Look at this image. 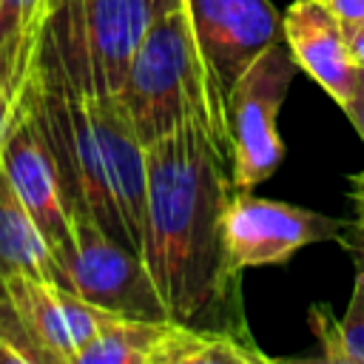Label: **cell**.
<instances>
[{
	"instance_id": "2e32d148",
	"label": "cell",
	"mask_w": 364,
	"mask_h": 364,
	"mask_svg": "<svg viewBox=\"0 0 364 364\" xmlns=\"http://www.w3.org/2000/svg\"><path fill=\"white\" fill-rule=\"evenodd\" d=\"M347 37H350V48H353V57H355V63L364 68V26L347 28Z\"/></svg>"
},
{
	"instance_id": "52a82bcc",
	"label": "cell",
	"mask_w": 364,
	"mask_h": 364,
	"mask_svg": "<svg viewBox=\"0 0 364 364\" xmlns=\"http://www.w3.org/2000/svg\"><path fill=\"white\" fill-rule=\"evenodd\" d=\"M188 9L208 71L228 102L247 65L284 40L282 14L270 0H188Z\"/></svg>"
},
{
	"instance_id": "e0dca14e",
	"label": "cell",
	"mask_w": 364,
	"mask_h": 364,
	"mask_svg": "<svg viewBox=\"0 0 364 364\" xmlns=\"http://www.w3.org/2000/svg\"><path fill=\"white\" fill-rule=\"evenodd\" d=\"M0 364H14V358H11V353H9V350H6L3 344H0Z\"/></svg>"
},
{
	"instance_id": "7a4b0ae2",
	"label": "cell",
	"mask_w": 364,
	"mask_h": 364,
	"mask_svg": "<svg viewBox=\"0 0 364 364\" xmlns=\"http://www.w3.org/2000/svg\"><path fill=\"white\" fill-rule=\"evenodd\" d=\"M119 97L145 145L182 122H199L233 162L228 102L196 43L188 0H156Z\"/></svg>"
},
{
	"instance_id": "30bf717a",
	"label": "cell",
	"mask_w": 364,
	"mask_h": 364,
	"mask_svg": "<svg viewBox=\"0 0 364 364\" xmlns=\"http://www.w3.org/2000/svg\"><path fill=\"white\" fill-rule=\"evenodd\" d=\"M0 273H23L60 284V267L37 219L0 162Z\"/></svg>"
},
{
	"instance_id": "5b68a950",
	"label": "cell",
	"mask_w": 364,
	"mask_h": 364,
	"mask_svg": "<svg viewBox=\"0 0 364 364\" xmlns=\"http://www.w3.org/2000/svg\"><path fill=\"white\" fill-rule=\"evenodd\" d=\"M222 230L228 259L242 273L247 267L284 264L301 247L341 239L350 228L347 222L330 219L318 210L256 196L253 191H233Z\"/></svg>"
},
{
	"instance_id": "8fae6325",
	"label": "cell",
	"mask_w": 364,
	"mask_h": 364,
	"mask_svg": "<svg viewBox=\"0 0 364 364\" xmlns=\"http://www.w3.org/2000/svg\"><path fill=\"white\" fill-rule=\"evenodd\" d=\"M51 0H0V74L20 94L28 80Z\"/></svg>"
},
{
	"instance_id": "6da1fadb",
	"label": "cell",
	"mask_w": 364,
	"mask_h": 364,
	"mask_svg": "<svg viewBox=\"0 0 364 364\" xmlns=\"http://www.w3.org/2000/svg\"><path fill=\"white\" fill-rule=\"evenodd\" d=\"M233 191V162L199 122L148 142L142 262L171 321L253 338L222 230Z\"/></svg>"
},
{
	"instance_id": "3957f363",
	"label": "cell",
	"mask_w": 364,
	"mask_h": 364,
	"mask_svg": "<svg viewBox=\"0 0 364 364\" xmlns=\"http://www.w3.org/2000/svg\"><path fill=\"white\" fill-rule=\"evenodd\" d=\"M299 65L284 40L262 51L236 80L228 97L233 185L236 191H256L270 179L282 159L284 142L279 136V111L287 100Z\"/></svg>"
},
{
	"instance_id": "ba28073f",
	"label": "cell",
	"mask_w": 364,
	"mask_h": 364,
	"mask_svg": "<svg viewBox=\"0 0 364 364\" xmlns=\"http://www.w3.org/2000/svg\"><path fill=\"white\" fill-rule=\"evenodd\" d=\"M54 6L88 51L97 94L119 97L156 0H54Z\"/></svg>"
},
{
	"instance_id": "8992f818",
	"label": "cell",
	"mask_w": 364,
	"mask_h": 364,
	"mask_svg": "<svg viewBox=\"0 0 364 364\" xmlns=\"http://www.w3.org/2000/svg\"><path fill=\"white\" fill-rule=\"evenodd\" d=\"M0 162L14 182L20 199L37 219L51 253H63L74 233V208L68 202L60 168L46 145V136L34 119V111L20 88L9 125L0 136Z\"/></svg>"
},
{
	"instance_id": "9a60e30c",
	"label": "cell",
	"mask_w": 364,
	"mask_h": 364,
	"mask_svg": "<svg viewBox=\"0 0 364 364\" xmlns=\"http://www.w3.org/2000/svg\"><path fill=\"white\" fill-rule=\"evenodd\" d=\"M14 91L9 88V82L3 80V74H0V136H3V131H6V125H9V117H11V108H14Z\"/></svg>"
},
{
	"instance_id": "4fadbf2b",
	"label": "cell",
	"mask_w": 364,
	"mask_h": 364,
	"mask_svg": "<svg viewBox=\"0 0 364 364\" xmlns=\"http://www.w3.org/2000/svg\"><path fill=\"white\" fill-rule=\"evenodd\" d=\"M347 114V119L353 122V128L358 131L361 142H364V68L358 65V74H355V88H353V97L350 102L341 108Z\"/></svg>"
},
{
	"instance_id": "277c9868",
	"label": "cell",
	"mask_w": 364,
	"mask_h": 364,
	"mask_svg": "<svg viewBox=\"0 0 364 364\" xmlns=\"http://www.w3.org/2000/svg\"><path fill=\"white\" fill-rule=\"evenodd\" d=\"M54 259L60 284L88 304L131 318H171L142 256L102 230L94 216L74 210L71 245Z\"/></svg>"
},
{
	"instance_id": "5bb4252c",
	"label": "cell",
	"mask_w": 364,
	"mask_h": 364,
	"mask_svg": "<svg viewBox=\"0 0 364 364\" xmlns=\"http://www.w3.org/2000/svg\"><path fill=\"white\" fill-rule=\"evenodd\" d=\"M327 6L336 11V17L344 23V28L364 26V0H327Z\"/></svg>"
},
{
	"instance_id": "9c48e42d",
	"label": "cell",
	"mask_w": 364,
	"mask_h": 364,
	"mask_svg": "<svg viewBox=\"0 0 364 364\" xmlns=\"http://www.w3.org/2000/svg\"><path fill=\"white\" fill-rule=\"evenodd\" d=\"M282 31L299 71H307L344 108L355 88L358 63L347 28L327 0H293L282 14Z\"/></svg>"
},
{
	"instance_id": "7c38bea8",
	"label": "cell",
	"mask_w": 364,
	"mask_h": 364,
	"mask_svg": "<svg viewBox=\"0 0 364 364\" xmlns=\"http://www.w3.org/2000/svg\"><path fill=\"white\" fill-rule=\"evenodd\" d=\"M310 327L318 341V358L327 364H364V267L355 276L353 296L344 316H333L330 307L316 304L310 310Z\"/></svg>"
}]
</instances>
